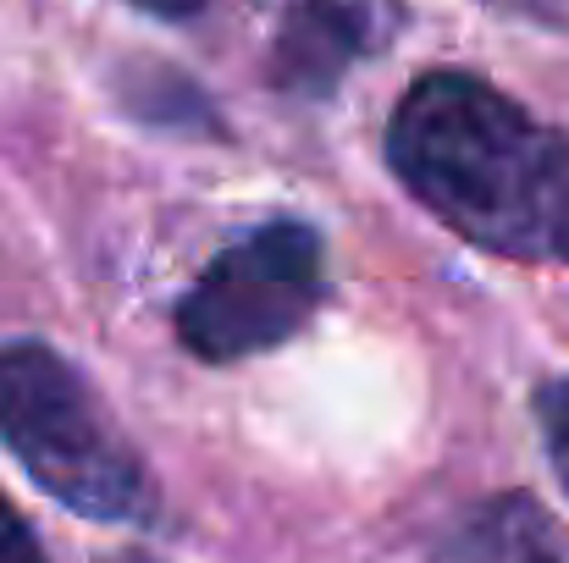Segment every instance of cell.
<instances>
[{"instance_id":"7","label":"cell","mask_w":569,"mask_h":563,"mask_svg":"<svg viewBox=\"0 0 569 563\" xmlns=\"http://www.w3.org/2000/svg\"><path fill=\"white\" fill-rule=\"evenodd\" d=\"M537 409V425H542V448H548V464L559 475V486L569 492V375H548L531 398Z\"/></svg>"},{"instance_id":"4","label":"cell","mask_w":569,"mask_h":563,"mask_svg":"<svg viewBox=\"0 0 569 563\" xmlns=\"http://www.w3.org/2000/svg\"><path fill=\"white\" fill-rule=\"evenodd\" d=\"M381 44L377 0H293L271 33L266 78L277 94L327 100Z\"/></svg>"},{"instance_id":"11","label":"cell","mask_w":569,"mask_h":563,"mask_svg":"<svg viewBox=\"0 0 569 563\" xmlns=\"http://www.w3.org/2000/svg\"><path fill=\"white\" fill-rule=\"evenodd\" d=\"M111 563H156V559H144V553H122V559H111Z\"/></svg>"},{"instance_id":"3","label":"cell","mask_w":569,"mask_h":563,"mask_svg":"<svg viewBox=\"0 0 569 563\" xmlns=\"http://www.w3.org/2000/svg\"><path fill=\"white\" fill-rule=\"evenodd\" d=\"M327 299V243L310 221L277 215L227 243L178 299V343L204 365L271 354Z\"/></svg>"},{"instance_id":"5","label":"cell","mask_w":569,"mask_h":563,"mask_svg":"<svg viewBox=\"0 0 569 563\" xmlns=\"http://www.w3.org/2000/svg\"><path fill=\"white\" fill-rule=\"evenodd\" d=\"M453 553L459 563H569V531L531 492H498L465 514Z\"/></svg>"},{"instance_id":"1","label":"cell","mask_w":569,"mask_h":563,"mask_svg":"<svg viewBox=\"0 0 569 563\" xmlns=\"http://www.w3.org/2000/svg\"><path fill=\"white\" fill-rule=\"evenodd\" d=\"M387 167L465 243L569 265V133L498 83L437 67L420 72L387 117Z\"/></svg>"},{"instance_id":"9","label":"cell","mask_w":569,"mask_h":563,"mask_svg":"<svg viewBox=\"0 0 569 563\" xmlns=\"http://www.w3.org/2000/svg\"><path fill=\"white\" fill-rule=\"evenodd\" d=\"M509 17H526V22H548V28H565L569 22V0H487Z\"/></svg>"},{"instance_id":"6","label":"cell","mask_w":569,"mask_h":563,"mask_svg":"<svg viewBox=\"0 0 569 563\" xmlns=\"http://www.w3.org/2000/svg\"><path fill=\"white\" fill-rule=\"evenodd\" d=\"M117 94L122 105L150 122V128H167V133H221V117L216 105L193 89V78H183L178 67H161V61H133L117 72Z\"/></svg>"},{"instance_id":"2","label":"cell","mask_w":569,"mask_h":563,"mask_svg":"<svg viewBox=\"0 0 569 563\" xmlns=\"http://www.w3.org/2000/svg\"><path fill=\"white\" fill-rule=\"evenodd\" d=\"M0 442L39 492L100 525H144L156 481L94 392V381L39 338L0 343Z\"/></svg>"},{"instance_id":"10","label":"cell","mask_w":569,"mask_h":563,"mask_svg":"<svg viewBox=\"0 0 569 563\" xmlns=\"http://www.w3.org/2000/svg\"><path fill=\"white\" fill-rule=\"evenodd\" d=\"M128 6H139V11H150L161 22H189V17L204 11V0H128Z\"/></svg>"},{"instance_id":"8","label":"cell","mask_w":569,"mask_h":563,"mask_svg":"<svg viewBox=\"0 0 569 563\" xmlns=\"http://www.w3.org/2000/svg\"><path fill=\"white\" fill-rule=\"evenodd\" d=\"M0 563H50L44 547H39V536H33V525L11 509L6 492H0Z\"/></svg>"}]
</instances>
